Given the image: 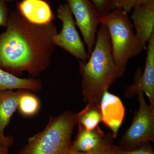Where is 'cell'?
<instances>
[{"label": "cell", "mask_w": 154, "mask_h": 154, "mask_svg": "<svg viewBox=\"0 0 154 154\" xmlns=\"http://www.w3.org/2000/svg\"><path fill=\"white\" fill-rule=\"evenodd\" d=\"M24 90L0 92V146L10 148L14 143V137L5 135L4 131L18 109L19 98Z\"/></svg>", "instance_id": "cell-11"}, {"label": "cell", "mask_w": 154, "mask_h": 154, "mask_svg": "<svg viewBox=\"0 0 154 154\" xmlns=\"http://www.w3.org/2000/svg\"><path fill=\"white\" fill-rule=\"evenodd\" d=\"M100 17L109 14L111 11V4L113 0H91Z\"/></svg>", "instance_id": "cell-20"}, {"label": "cell", "mask_w": 154, "mask_h": 154, "mask_svg": "<svg viewBox=\"0 0 154 154\" xmlns=\"http://www.w3.org/2000/svg\"><path fill=\"white\" fill-rule=\"evenodd\" d=\"M111 154H154V152L150 143L143 145L139 148L130 151L122 149L119 147L113 144L111 147Z\"/></svg>", "instance_id": "cell-18"}, {"label": "cell", "mask_w": 154, "mask_h": 154, "mask_svg": "<svg viewBox=\"0 0 154 154\" xmlns=\"http://www.w3.org/2000/svg\"><path fill=\"white\" fill-rule=\"evenodd\" d=\"M5 1L7 2H11V1H12V0H5Z\"/></svg>", "instance_id": "cell-23"}, {"label": "cell", "mask_w": 154, "mask_h": 154, "mask_svg": "<svg viewBox=\"0 0 154 154\" xmlns=\"http://www.w3.org/2000/svg\"><path fill=\"white\" fill-rule=\"evenodd\" d=\"M76 113L66 111L49 117L43 131L28 139L17 154H68L76 124Z\"/></svg>", "instance_id": "cell-3"}, {"label": "cell", "mask_w": 154, "mask_h": 154, "mask_svg": "<svg viewBox=\"0 0 154 154\" xmlns=\"http://www.w3.org/2000/svg\"><path fill=\"white\" fill-rule=\"evenodd\" d=\"M5 31L0 34V67L16 76L26 72L38 76L51 63L57 33L53 23L36 25L11 11Z\"/></svg>", "instance_id": "cell-1"}, {"label": "cell", "mask_w": 154, "mask_h": 154, "mask_svg": "<svg viewBox=\"0 0 154 154\" xmlns=\"http://www.w3.org/2000/svg\"><path fill=\"white\" fill-rule=\"evenodd\" d=\"M113 139L112 134H108L104 143L96 150L88 152L70 151L68 154H111V147L113 144Z\"/></svg>", "instance_id": "cell-19"}, {"label": "cell", "mask_w": 154, "mask_h": 154, "mask_svg": "<svg viewBox=\"0 0 154 154\" xmlns=\"http://www.w3.org/2000/svg\"><path fill=\"white\" fill-rule=\"evenodd\" d=\"M79 125V131L75 140L72 143V152H88L96 150L103 144L107 137L99 127L90 131L86 130L82 125Z\"/></svg>", "instance_id": "cell-13"}, {"label": "cell", "mask_w": 154, "mask_h": 154, "mask_svg": "<svg viewBox=\"0 0 154 154\" xmlns=\"http://www.w3.org/2000/svg\"><path fill=\"white\" fill-rule=\"evenodd\" d=\"M17 12L28 22L36 25L52 23L54 13L46 0H21L17 3Z\"/></svg>", "instance_id": "cell-12"}, {"label": "cell", "mask_w": 154, "mask_h": 154, "mask_svg": "<svg viewBox=\"0 0 154 154\" xmlns=\"http://www.w3.org/2000/svg\"><path fill=\"white\" fill-rule=\"evenodd\" d=\"M42 88V83L38 79L20 78L0 67V92L18 89L37 93Z\"/></svg>", "instance_id": "cell-14"}, {"label": "cell", "mask_w": 154, "mask_h": 154, "mask_svg": "<svg viewBox=\"0 0 154 154\" xmlns=\"http://www.w3.org/2000/svg\"><path fill=\"white\" fill-rule=\"evenodd\" d=\"M102 122L112 131L113 139L117 137L125 116V108L120 98L108 91L103 94L100 103Z\"/></svg>", "instance_id": "cell-10"}, {"label": "cell", "mask_w": 154, "mask_h": 154, "mask_svg": "<svg viewBox=\"0 0 154 154\" xmlns=\"http://www.w3.org/2000/svg\"><path fill=\"white\" fill-rule=\"evenodd\" d=\"M79 68L83 101L100 104L104 93L124 73L115 63L110 36L105 25L100 24L93 51L86 62L79 61Z\"/></svg>", "instance_id": "cell-2"}, {"label": "cell", "mask_w": 154, "mask_h": 154, "mask_svg": "<svg viewBox=\"0 0 154 154\" xmlns=\"http://www.w3.org/2000/svg\"><path fill=\"white\" fill-rule=\"evenodd\" d=\"M147 46L145 65L142 74L137 75L134 82L128 86L125 92L126 99H130L140 92L146 94L150 106L154 107V33Z\"/></svg>", "instance_id": "cell-8"}, {"label": "cell", "mask_w": 154, "mask_h": 154, "mask_svg": "<svg viewBox=\"0 0 154 154\" xmlns=\"http://www.w3.org/2000/svg\"><path fill=\"white\" fill-rule=\"evenodd\" d=\"M66 2L75 17L76 25L82 33L90 56L96 43L100 17L91 0H66Z\"/></svg>", "instance_id": "cell-7"}, {"label": "cell", "mask_w": 154, "mask_h": 154, "mask_svg": "<svg viewBox=\"0 0 154 154\" xmlns=\"http://www.w3.org/2000/svg\"><path fill=\"white\" fill-rule=\"evenodd\" d=\"M11 12L5 0H0V27H6Z\"/></svg>", "instance_id": "cell-21"}, {"label": "cell", "mask_w": 154, "mask_h": 154, "mask_svg": "<svg viewBox=\"0 0 154 154\" xmlns=\"http://www.w3.org/2000/svg\"><path fill=\"white\" fill-rule=\"evenodd\" d=\"M132 11L131 19L135 33L145 49L154 33V0H146Z\"/></svg>", "instance_id": "cell-9"}, {"label": "cell", "mask_w": 154, "mask_h": 154, "mask_svg": "<svg viewBox=\"0 0 154 154\" xmlns=\"http://www.w3.org/2000/svg\"><path fill=\"white\" fill-rule=\"evenodd\" d=\"M146 1V0H113L111 4V11L115 9H120L128 14L135 7Z\"/></svg>", "instance_id": "cell-17"}, {"label": "cell", "mask_w": 154, "mask_h": 154, "mask_svg": "<svg viewBox=\"0 0 154 154\" xmlns=\"http://www.w3.org/2000/svg\"><path fill=\"white\" fill-rule=\"evenodd\" d=\"M57 16L62 22V28L60 33H56L53 37L54 43L79 61L86 62L90 56L77 31L72 14L66 4L59 7Z\"/></svg>", "instance_id": "cell-6"}, {"label": "cell", "mask_w": 154, "mask_h": 154, "mask_svg": "<svg viewBox=\"0 0 154 154\" xmlns=\"http://www.w3.org/2000/svg\"><path fill=\"white\" fill-rule=\"evenodd\" d=\"M76 124L84 127L88 131L93 130L102 122L100 104L88 103L86 107L79 113H76Z\"/></svg>", "instance_id": "cell-15"}, {"label": "cell", "mask_w": 154, "mask_h": 154, "mask_svg": "<svg viewBox=\"0 0 154 154\" xmlns=\"http://www.w3.org/2000/svg\"><path fill=\"white\" fill-rule=\"evenodd\" d=\"M128 14L123 10L115 9L100 18V24L105 25L109 33L115 63L124 72L128 61L144 49Z\"/></svg>", "instance_id": "cell-4"}, {"label": "cell", "mask_w": 154, "mask_h": 154, "mask_svg": "<svg viewBox=\"0 0 154 154\" xmlns=\"http://www.w3.org/2000/svg\"><path fill=\"white\" fill-rule=\"evenodd\" d=\"M40 108V102L38 97L31 91L24 90L18 104L20 114L26 117H31L38 113Z\"/></svg>", "instance_id": "cell-16"}, {"label": "cell", "mask_w": 154, "mask_h": 154, "mask_svg": "<svg viewBox=\"0 0 154 154\" xmlns=\"http://www.w3.org/2000/svg\"><path fill=\"white\" fill-rule=\"evenodd\" d=\"M138 110L129 127L119 142V147L124 150L136 149L154 142V107L148 105L144 93H138Z\"/></svg>", "instance_id": "cell-5"}, {"label": "cell", "mask_w": 154, "mask_h": 154, "mask_svg": "<svg viewBox=\"0 0 154 154\" xmlns=\"http://www.w3.org/2000/svg\"><path fill=\"white\" fill-rule=\"evenodd\" d=\"M10 148L5 146H0V154H9Z\"/></svg>", "instance_id": "cell-22"}]
</instances>
